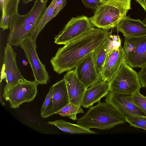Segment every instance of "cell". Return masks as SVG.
Returning <instances> with one entry per match:
<instances>
[{
    "label": "cell",
    "mask_w": 146,
    "mask_h": 146,
    "mask_svg": "<svg viewBox=\"0 0 146 146\" xmlns=\"http://www.w3.org/2000/svg\"><path fill=\"white\" fill-rule=\"evenodd\" d=\"M63 78L66 81L70 102L81 106L87 88L78 77L75 69L68 71Z\"/></svg>",
    "instance_id": "5bb4252c"
},
{
    "label": "cell",
    "mask_w": 146,
    "mask_h": 146,
    "mask_svg": "<svg viewBox=\"0 0 146 146\" xmlns=\"http://www.w3.org/2000/svg\"><path fill=\"white\" fill-rule=\"evenodd\" d=\"M127 13L117 7L107 3L101 4L90 19L94 26L108 30L116 27L126 16Z\"/></svg>",
    "instance_id": "8992f818"
},
{
    "label": "cell",
    "mask_w": 146,
    "mask_h": 146,
    "mask_svg": "<svg viewBox=\"0 0 146 146\" xmlns=\"http://www.w3.org/2000/svg\"><path fill=\"white\" fill-rule=\"evenodd\" d=\"M94 27L90 18L86 16L72 17L55 36L54 42L57 44L65 45L89 32Z\"/></svg>",
    "instance_id": "5b68a950"
},
{
    "label": "cell",
    "mask_w": 146,
    "mask_h": 146,
    "mask_svg": "<svg viewBox=\"0 0 146 146\" xmlns=\"http://www.w3.org/2000/svg\"><path fill=\"white\" fill-rule=\"evenodd\" d=\"M125 119L131 126L146 130V116L129 115Z\"/></svg>",
    "instance_id": "603a6c76"
},
{
    "label": "cell",
    "mask_w": 146,
    "mask_h": 146,
    "mask_svg": "<svg viewBox=\"0 0 146 146\" xmlns=\"http://www.w3.org/2000/svg\"><path fill=\"white\" fill-rule=\"evenodd\" d=\"M105 102L112 105L124 118L129 115L146 116L134 103L133 94L109 91Z\"/></svg>",
    "instance_id": "8fae6325"
},
{
    "label": "cell",
    "mask_w": 146,
    "mask_h": 146,
    "mask_svg": "<svg viewBox=\"0 0 146 146\" xmlns=\"http://www.w3.org/2000/svg\"><path fill=\"white\" fill-rule=\"evenodd\" d=\"M110 91L108 82L101 81L87 88L85 92L82 106L86 108L92 106L96 102H100L101 99L106 96Z\"/></svg>",
    "instance_id": "e0dca14e"
},
{
    "label": "cell",
    "mask_w": 146,
    "mask_h": 146,
    "mask_svg": "<svg viewBox=\"0 0 146 146\" xmlns=\"http://www.w3.org/2000/svg\"><path fill=\"white\" fill-rule=\"evenodd\" d=\"M53 93V88L52 86L50 88L49 91L40 109V113L42 115L46 110L49 104Z\"/></svg>",
    "instance_id": "4316f807"
},
{
    "label": "cell",
    "mask_w": 146,
    "mask_h": 146,
    "mask_svg": "<svg viewBox=\"0 0 146 146\" xmlns=\"http://www.w3.org/2000/svg\"><path fill=\"white\" fill-rule=\"evenodd\" d=\"M48 1L36 0L27 14L18 13L13 17L10 21L7 44L12 46H19L25 39L31 36L46 11Z\"/></svg>",
    "instance_id": "7a4b0ae2"
},
{
    "label": "cell",
    "mask_w": 146,
    "mask_h": 146,
    "mask_svg": "<svg viewBox=\"0 0 146 146\" xmlns=\"http://www.w3.org/2000/svg\"><path fill=\"white\" fill-rule=\"evenodd\" d=\"M138 74L141 86L146 88V65L141 68Z\"/></svg>",
    "instance_id": "f1b7e54d"
},
{
    "label": "cell",
    "mask_w": 146,
    "mask_h": 146,
    "mask_svg": "<svg viewBox=\"0 0 146 146\" xmlns=\"http://www.w3.org/2000/svg\"><path fill=\"white\" fill-rule=\"evenodd\" d=\"M108 41L106 49L108 54L113 51L118 49L121 46V39L115 40L109 37L108 39Z\"/></svg>",
    "instance_id": "484cf974"
},
{
    "label": "cell",
    "mask_w": 146,
    "mask_h": 146,
    "mask_svg": "<svg viewBox=\"0 0 146 146\" xmlns=\"http://www.w3.org/2000/svg\"><path fill=\"white\" fill-rule=\"evenodd\" d=\"M20 0H1L2 16L0 27L3 31L9 29L11 20L18 13V6Z\"/></svg>",
    "instance_id": "d6986e66"
},
{
    "label": "cell",
    "mask_w": 146,
    "mask_h": 146,
    "mask_svg": "<svg viewBox=\"0 0 146 146\" xmlns=\"http://www.w3.org/2000/svg\"><path fill=\"white\" fill-rule=\"evenodd\" d=\"M139 3L144 9L146 7V0H135Z\"/></svg>",
    "instance_id": "f546056e"
},
{
    "label": "cell",
    "mask_w": 146,
    "mask_h": 146,
    "mask_svg": "<svg viewBox=\"0 0 146 146\" xmlns=\"http://www.w3.org/2000/svg\"><path fill=\"white\" fill-rule=\"evenodd\" d=\"M109 83L110 91L131 94L142 87L137 73L124 61Z\"/></svg>",
    "instance_id": "277c9868"
},
{
    "label": "cell",
    "mask_w": 146,
    "mask_h": 146,
    "mask_svg": "<svg viewBox=\"0 0 146 146\" xmlns=\"http://www.w3.org/2000/svg\"><path fill=\"white\" fill-rule=\"evenodd\" d=\"M144 9L146 12V7ZM142 21L144 24L146 25V16L144 19Z\"/></svg>",
    "instance_id": "4dcf8cb0"
},
{
    "label": "cell",
    "mask_w": 146,
    "mask_h": 146,
    "mask_svg": "<svg viewBox=\"0 0 146 146\" xmlns=\"http://www.w3.org/2000/svg\"><path fill=\"white\" fill-rule=\"evenodd\" d=\"M20 46L30 64L34 80L38 84H46L50 76L45 65L41 62L37 55L36 42L30 36L24 40Z\"/></svg>",
    "instance_id": "30bf717a"
},
{
    "label": "cell",
    "mask_w": 146,
    "mask_h": 146,
    "mask_svg": "<svg viewBox=\"0 0 146 146\" xmlns=\"http://www.w3.org/2000/svg\"><path fill=\"white\" fill-rule=\"evenodd\" d=\"M47 123L54 125L65 133L72 134H97L96 132L90 130V129L83 127L78 124L69 123L62 119L48 121Z\"/></svg>",
    "instance_id": "ffe728a7"
},
{
    "label": "cell",
    "mask_w": 146,
    "mask_h": 146,
    "mask_svg": "<svg viewBox=\"0 0 146 146\" xmlns=\"http://www.w3.org/2000/svg\"><path fill=\"white\" fill-rule=\"evenodd\" d=\"M100 1L101 4L112 5L126 13L131 9V0H100Z\"/></svg>",
    "instance_id": "cb8c5ba5"
},
{
    "label": "cell",
    "mask_w": 146,
    "mask_h": 146,
    "mask_svg": "<svg viewBox=\"0 0 146 146\" xmlns=\"http://www.w3.org/2000/svg\"><path fill=\"white\" fill-rule=\"evenodd\" d=\"M84 5L87 8L96 9L101 4L100 0H81Z\"/></svg>",
    "instance_id": "83f0119b"
},
{
    "label": "cell",
    "mask_w": 146,
    "mask_h": 146,
    "mask_svg": "<svg viewBox=\"0 0 146 146\" xmlns=\"http://www.w3.org/2000/svg\"><path fill=\"white\" fill-rule=\"evenodd\" d=\"M116 28L125 38H133L146 36V25L140 19H133L129 16L122 19Z\"/></svg>",
    "instance_id": "9a60e30c"
},
{
    "label": "cell",
    "mask_w": 146,
    "mask_h": 146,
    "mask_svg": "<svg viewBox=\"0 0 146 146\" xmlns=\"http://www.w3.org/2000/svg\"><path fill=\"white\" fill-rule=\"evenodd\" d=\"M16 56L17 53L12 46L7 44L4 49L1 72V82L5 79L6 82L3 91L27 80L22 75L17 66Z\"/></svg>",
    "instance_id": "ba28073f"
},
{
    "label": "cell",
    "mask_w": 146,
    "mask_h": 146,
    "mask_svg": "<svg viewBox=\"0 0 146 146\" xmlns=\"http://www.w3.org/2000/svg\"><path fill=\"white\" fill-rule=\"evenodd\" d=\"M135 105L146 116V97L141 94L139 91L133 94Z\"/></svg>",
    "instance_id": "d4e9b609"
},
{
    "label": "cell",
    "mask_w": 146,
    "mask_h": 146,
    "mask_svg": "<svg viewBox=\"0 0 146 146\" xmlns=\"http://www.w3.org/2000/svg\"><path fill=\"white\" fill-rule=\"evenodd\" d=\"M124 60L123 47L109 54L104 64L101 76L102 80L109 82L119 69Z\"/></svg>",
    "instance_id": "2e32d148"
},
{
    "label": "cell",
    "mask_w": 146,
    "mask_h": 146,
    "mask_svg": "<svg viewBox=\"0 0 146 146\" xmlns=\"http://www.w3.org/2000/svg\"><path fill=\"white\" fill-rule=\"evenodd\" d=\"M110 35L108 30L94 28L59 48L50 60L54 71L60 74L75 68Z\"/></svg>",
    "instance_id": "6da1fadb"
},
{
    "label": "cell",
    "mask_w": 146,
    "mask_h": 146,
    "mask_svg": "<svg viewBox=\"0 0 146 146\" xmlns=\"http://www.w3.org/2000/svg\"><path fill=\"white\" fill-rule=\"evenodd\" d=\"M38 84L35 80H26L3 91V97L12 108H19L22 104L33 101L36 96Z\"/></svg>",
    "instance_id": "52a82bcc"
},
{
    "label": "cell",
    "mask_w": 146,
    "mask_h": 146,
    "mask_svg": "<svg viewBox=\"0 0 146 146\" xmlns=\"http://www.w3.org/2000/svg\"><path fill=\"white\" fill-rule=\"evenodd\" d=\"M66 3V0H52L47 7L44 13L36 25L31 36L34 41L36 42L37 37L42 30L64 7Z\"/></svg>",
    "instance_id": "ac0fdd59"
},
{
    "label": "cell",
    "mask_w": 146,
    "mask_h": 146,
    "mask_svg": "<svg viewBox=\"0 0 146 146\" xmlns=\"http://www.w3.org/2000/svg\"><path fill=\"white\" fill-rule=\"evenodd\" d=\"M80 113H84L81 106L70 102L56 114L62 117H68L74 120H76L77 119V114Z\"/></svg>",
    "instance_id": "7402d4cb"
},
{
    "label": "cell",
    "mask_w": 146,
    "mask_h": 146,
    "mask_svg": "<svg viewBox=\"0 0 146 146\" xmlns=\"http://www.w3.org/2000/svg\"><path fill=\"white\" fill-rule=\"evenodd\" d=\"M75 68L78 77L87 88L102 80L97 70L93 52L81 60Z\"/></svg>",
    "instance_id": "7c38bea8"
},
{
    "label": "cell",
    "mask_w": 146,
    "mask_h": 146,
    "mask_svg": "<svg viewBox=\"0 0 146 146\" xmlns=\"http://www.w3.org/2000/svg\"><path fill=\"white\" fill-rule=\"evenodd\" d=\"M126 122L125 119L112 105L99 102L90 107L86 113L78 119L77 124L86 128L108 130Z\"/></svg>",
    "instance_id": "3957f363"
},
{
    "label": "cell",
    "mask_w": 146,
    "mask_h": 146,
    "mask_svg": "<svg viewBox=\"0 0 146 146\" xmlns=\"http://www.w3.org/2000/svg\"><path fill=\"white\" fill-rule=\"evenodd\" d=\"M108 42V39L105 40L100 46L96 48L93 52L94 60L97 70L100 76L108 55L106 49Z\"/></svg>",
    "instance_id": "44dd1931"
},
{
    "label": "cell",
    "mask_w": 146,
    "mask_h": 146,
    "mask_svg": "<svg viewBox=\"0 0 146 146\" xmlns=\"http://www.w3.org/2000/svg\"><path fill=\"white\" fill-rule=\"evenodd\" d=\"M124 60L133 68L146 65V36L137 38H125L123 47Z\"/></svg>",
    "instance_id": "9c48e42d"
},
{
    "label": "cell",
    "mask_w": 146,
    "mask_h": 146,
    "mask_svg": "<svg viewBox=\"0 0 146 146\" xmlns=\"http://www.w3.org/2000/svg\"><path fill=\"white\" fill-rule=\"evenodd\" d=\"M52 86L53 94L49 104L41 115L43 118H47L56 114L70 103L66 84L64 78Z\"/></svg>",
    "instance_id": "4fadbf2b"
}]
</instances>
